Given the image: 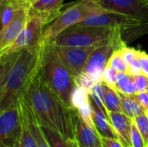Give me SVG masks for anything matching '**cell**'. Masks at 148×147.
Instances as JSON below:
<instances>
[{
	"instance_id": "obj_24",
	"label": "cell",
	"mask_w": 148,
	"mask_h": 147,
	"mask_svg": "<svg viewBox=\"0 0 148 147\" xmlns=\"http://www.w3.org/2000/svg\"><path fill=\"white\" fill-rule=\"evenodd\" d=\"M133 122L137 126L140 134L142 135L146 147H148V117L146 113L137 116L133 120Z\"/></svg>"
},
{
	"instance_id": "obj_9",
	"label": "cell",
	"mask_w": 148,
	"mask_h": 147,
	"mask_svg": "<svg viewBox=\"0 0 148 147\" xmlns=\"http://www.w3.org/2000/svg\"><path fill=\"white\" fill-rule=\"evenodd\" d=\"M51 43L58 57L74 77H77L83 72L88 57L97 47L101 46L97 45L85 48H75L56 45L53 42Z\"/></svg>"
},
{
	"instance_id": "obj_36",
	"label": "cell",
	"mask_w": 148,
	"mask_h": 147,
	"mask_svg": "<svg viewBox=\"0 0 148 147\" xmlns=\"http://www.w3.org/2000/svg\"><path fill=\"white\" fill-rule=\"evenodd\" d=\"M143 1H144V2H145V3H146L148 5V0H143Z\"/></svg>"
},
{
	"instance_id": "obj_8",
	"label": "cell",
	"mask_w": 148,
	"mask_h": 147,
	"mask_svg": "<svg viewBox=\"0 0 148 147\" xmlns=\"http://www.w3.org/2000/svg\"><path fill=\"white\" fill-rule=\"evenodd\" d=\"M0 111L1 147H19L22 135V118L18 101Z\"/></svg>"
},
{
	"instance_id": "obj_19",
	"label": "cell",
	"mask_w": 148,
	"mask_h": 147,
	"mask_svg": "<svg viewBox=\"0 0 148 147\" xmlns=\"http://www.w3.org/2000/svg\"><path fill=\"white\" fill-rule=\"evenodd\" d=\"M116 90L122 94L126 95H136L138 94L134 76H132L126 73L118 72Z\"/></svg>"
},
{
	"instance_id": "obj_26",
	"label": "cell",
	"mask_w": 148,
	"mask_h": 147,
	"mask_svg": "<svg viewBox=\"0 0 148 147\" xmlns=\"http://www.w3.org/2000/svg\"><path fill=\"white\" fill-rule=\"evenodd\" d=\"M75 81H76V84L78 86H81V87L86 88L89 92H91L93 88L98 83L89 74H88L84 71L82 74H80L77 77H75Z\"/></svg>"
},
{
	"instance_id": "obj_28",
	"label": "cell",
	"mask_w": 148,
	"mask_h": 147,
	"mask_svg": "<svg viewBox=\"0 0 148 147\" xmlns=\"http://www.w3.org/2000/svg\"><path fill=\"white\" fill-rule=\"evenodd\" d=\"M139 51L140 50H137L134 48H128V47H124L121 49V55L125 60V62H127V65H129V63L135 58L138 57L139 55Z\"/></svg>"
},
{
	"instance_id": "obj_27",
	"label": "cell",
	"mask_w": 148,
	"mask_h": 147,
	"mask_svg": "<svg viewBox=\"0 0 148 147\" xmlns=\"http://www.w3.org/2000/svg\"><path fill=\"white\" fill-rule=\"evenodd\" d=\"M130 142L132 147H146L144 139L134 122L132 123V126H131Z\"/></svg>"
},
{
	"instance_id": "obj_7",
	"label": "cell",
	"mask_w": 148,
	"mask_h": 147,
	"mask_svg": "<svg viewBox=\"0 0 148 147\" xmlns=\"http://www.w3.org/2000/svg\"><path fill=\"white\" fill-rule=\"evenodd\" d=\"M50 23L45 16L29 12V16L24 29L10 46L0 51V55L29 49L39 45L42 42L44 29Z\"/></svg>"
},
{
	"instance_id": "obj_1",
	"label": "cell",
	"mask_w": 148,
	"mask_h": 147,
	"mask_svg": "<svg viewBox=\"0 0 148 147\" xmlns=\"http://www.w3.org/2000/svg\"><path fill=\"white\" fill-rule=\"evenodd\" d=\"M33 111L38 124L75 139V108L67 107L46 82L41 68L22 96Z\"/></svg>"
},
{
	"instance_id": "obj_23",
	"label": "cell",
	"mask_w": 148,
	"mask_h": 147,
	"mask_svg": "<svg viewBox=\"0 0 148 147\" xmlns=\"http://www.w3.org/2000/svg\"><path fill=\"white\" fill-rule=\"evenodd\" d=\"M108 65L115 69L117 72L126 74L128 73V65L125 62L121 50H115L113 52L112 55L109 58Z\"/></svg>"
},
{
	"instance_id": "obj_13",
	"label": "cell",
	"mask_w": 148,
	"mask_h": 147,
	"mask_svg": "<svg viewBox=\"0 0 148 147\" xmlns=\"http://www.w3.org/2000/svg\"><path fill=\"white\" fill-rule=\"evenodd\" d=\"M75 139L80 146L103 147L101 136L95 128L90 126L79 114L75 113Z\"/></svg>"
},
{
	"instance_id": "obj_17",
	"label": "cell",
	"mask_w": 148,
	"mask_h": 147,
	"mask_svg": "<svg viewBox=\"0 0 148 147\" xmlns=\"http://www.w3.org/2000/svg\"><path fill=\"white\" fill-rule=\"evenodd\" d=\"M92 107H93V120H94L95 130L97 131L99 135L101 137H105V138L118 139L109 119L99 109V107L93 101V100H92Z\"/></svg>"
},
{
	"instance_id": "obj_15",
	"label": "cell",
	"mask_w": 148,
	"mask_h": 147,
	"mask_svg": "<svg viewBox=\"0 0 148 147\" xmlns=\"http://www.w3.org/2000/svg\"><path fill=\"white\" fill-rule=\"evenodd\" d=\"M64 0H36L29 7V12L39 14L52 22L60 13Z\"/></svg>"
},
{
	"instance_id": "obj_35",
	"label": "cell",
	"mask_w": 148,
	"mask_h": 147,
	"mask_svg": "<svg viewBox=\"0 0 148 147\" xmlns=\"http://www.w3.org/2000/svg\"><path fill=\"white\" fill-rule=\"evenodd\" d=\"M25 1V3H26V5L28 6V7H29L36 0H24Z\"/></svg>"
},
{
	"instance_id": "obj_14",
	"label": "cell",
	"mask_w": 148,
	"mask_h": 147,
	"mask_svg": "<svg viewBox=\"0 0 148 147\" xmlns=\"http://www.w3.org/2000/svg\"><path fill=\"white\" fill-rule=\"evenodd\" d=\"M109 120L113 128L125 147H132L130 142V132L133 120L124 113H109Z\"/></svg>"
},
{
	"instance_id": "obj_10",
	"label": "cell",
	"mask_w": 148,
	"mask_h": 147,
	"mask_svg": "<svg viewBox=\"0 0 148 147\" xmlns=\"http://www.w3.org/2000/svg\"><path fill=\"white\" fill-rule=\"evenodd\" d=\"M111 12L135 17L148 25V5L143 0H95Z\"/></svg>"
},
{
	"instance_id": "obj_34",
	"label": "cell",
	"mask_w": 148,
	"mask_h": 147,
	"mask_svg": "<svg viewBox=\"0 0 148 147\" xmlns=\"http://www.w3.org/2000/svg\"><path fill=\"white\" fill-rule=\"evenodd\" d=\"M69 145L70 147H79V145L75 139H70L69 140Z\"/></svg>"
},
{
	"instance_id": "obj_30",
	"label": "cell",
	"mask_w": 148,
	"mask_h": 147,
	"mask_svg": "<svg viewBox=\"0 0 148 147\" xmlns=\"http://www.w3.org/2000/svg\"><path fill=\"white\" fill-rule=\"evenodd\" d=\"M134 79H135V83H136L138 93L146 92L148 87L147 76L141 74V75H139L137 76H134Z\"/></svg>"
},
{
	"instance_id": "obj_39",
	"label": "cell",
	"mask_w": 148,
	"mask_h": 147,
	"mask_svg": "<svg viewBox=\"0 0 148 147\" xmlns=\"http://www.w3.org/2000/svg\"><path fill=\"white\" fill-rule=\"evenodd\" d=\"M79 147H83V146H79Z\"/></svg>"
},
{
	"instance_id": "obj_22",
	"label": "cell",
	"mask_w": 148,
	"mask_h": 147,
	"mask_svg": "<svg viewBox=\"0 0 148 147\" xmlns=\"http://www.w3.org/2000/svg\"><path fill=\"white\" fill-rule=\"evenodd\" d=\"M19 107H20V105H19ZM20 112H21V118H22V135H21L19 147H38L36 140L35 139V138L28 126L27 120L25 119V116H24L21 107H20Z\"/></svg>"
},
{
	"instance_id": "obj_5",
	"label": "cell",
	"mask_w": 148,
	"mask_h": 147,
	"mask_svg": "<svg viewBox=\"0 0 148 147\" xmlns=\"http://www.w3.org/2000/svg\"><path fill=\"white\" fill-rule=\"evenodd\" d=\"M112 33L113 29H109L70 28L61 33L50 42L65 47H92L108 43L111 38Z\"/></svg>"
},
{
	"instance_id": "obj_18",
	"label": "cell",
	"mask_w": 148,
	"mask_h": 147,
	"mask_svg": "<svg viewBox=\"0 0 148 147\" xmlns=\"http://www.w3.org/2000/svg\"><path fill=\"white\" fill-rule=\"evenodd\" d=\"M122 112L132 120L137 116L144 113V110L137 101L134 95H126L120 94Z\"/></svg>"
},
{
	"instance_id": "obj_20",
	"label": "cell",
	"mask_w": 148,
	"mask_h": 147,
	"mask_svg": "<svg viewBox=\"0 0 148 147\" xmlns=\"http://www.w3.org/2000/svg\"><path fill=\"white\" fill-rule=\"evenodd\" d=\"M103 88H104V94H105V106L108 112V115L109 113H115V112L123 113L120 93L117 90L105 84H103Z\"/></svg>"
},
{
	"instance_id": "obj_25",
	"label": "cell",
	"mask_w": 148,
	"mask_h": 147,
	"mask_svg": "<svg viewBox=\"0 0 148 147\" xmlns=\"http://www.w3.org/2000/svg\"><path fill=\"white\" fill-rule=\"evenodd\" d=\"M117 76H118V72L108 65L103 72L102 83L116 90Z\"/></svg>"
},
{
	"instance_id": "obj_21",
	"label": "cell",
	"mask_w": 148,
	"mask_h": 147,
	"mask_svg": "<svg viewBox=\"0 0 148 147\" xmlns=\"http://www.w3.org/2000/svg\"><path fill=\"white\" fill-rule=\"evenodd\" d=\"M40 127L50 147H70L69 140L64 139L59 133L46 126H40Z\"/></svg>"
},
{
	"instance_id": "obj_37",
	"label": "cell",
	"mask_w": 148,
	"mask_h": 147,
	"mask_svg": "<svg viewBox=\"0 0 148 147\" xmlns=\"http://www.w3.org/2000/svg\"><path fill=\"white\" fill-rule=\"evenodd\" d=\"M146 114L147 115V117H148V112H147V113H146Z\"/></svg>"
},
{
	"instance_id": "obj_6",
	"label": "cell",
	"mask_w": 148,
	"mask_h": 147,
	"mask_svg": "<svg viewBox=\"0 0 148 147\" xmlns=\"http://www.w3.org/2000/svg\"><path fill=\"white\" fill-rule=\"evenodd\" d=\"M78 28H102L109 29H121L123 35L127 31L134 32L141 29L140 28H148L142 21L121 13L107 12L90 16L77 24L71 27V29ZM70 29V28H69Z\"/></svg>"
},
{
	"instance_id": "obj_4",
	"label": "cell",
	"mask_w": 148,
	"mask_h": 147,
	"mask_svg": "<svg viewBox=\"0 0 148 147\" xmlns=\"http://www.w3.org/2000/svg\"><path fill=\"white\" fill-rule=\"evenodd\" d=\"M107 12L111 11L101 6L95 0H80L75 2L62 10L45 28L42 42L45 44L50 42L61 33L90 16Z\"/></svg>"
},
{
	"instance_id": "obj_31",
	"label": "cell",
	"mask_w": 148,
	"mask_h": 147,
	"mask_svg": "<svg viewBox=\"0 0 148 147\" xmlns=\"http://www.w3.org/2000/svg\"><path fill=\"white\" fill-rule=\"evenodd\" d=\"M103 147H125L119 139L101 137Z\"/></svg>"
},
{
	"instance_id": "obj_40",
	"label": "cell",
	"mask_w": 148,
	"mask_h": 147,
	"mask_svg": "<svg viewBox=\"0 0 148 147\" xmlns=\"http://www.w3.org/2000/svg\"><path fill=\"white\" fill-rule=\"evenodd\" d=\"M23 1H24V0H23ZM24 2H25V1H24Z\"/></svg>"
},
{
	"instance_id": "obj_33",
	"label": "cell",
	"mask_w": 148,
	"mask_h": 147,
	"mask_svg": "<svg viewBox=\"0 0 148 147\" xmlns=\"http://www.w3.org/2000/svg\"><path fill=\"white\" fill-rule=\"evenodd\" d=\"M139 60L141 64L142 74L148 77V54L145 51H139Z\"/></svg>"
},
{
	"instance_id": "obj_3",
	"label": "cell",
	"mask_w": 148,
	"mask_h": 147,
	"mask_svg": "<svg viewBox=\"0 0 148 147\" xmlns=\"http://www.w3.org/2000/svg\"><path fill=\"white\" fill-rule=\"evenodd\" d=\"M41 70L50 88L67 107H72L71 96L77 86L75 77L60 60L51 42L44 45Z\"/></svg>"
},
{
	"instance_id": "obj_12",
	"label": "cell",
	"mask_w": 148,
	"mask_h": 147,
	"mask_svg": "<svg viewBox=\"0 0 148 147\" xmlns=\"http://www.w3.org/2000/svg\"><path fill=\"white\" fill-rule=\"evenodd\" d=\"M29 16V7L18 9L10 23L0 31V51L10 46L24 29Z\"/></svg>"
},
{
	"instance_id": "obj_38",
	"label": "cell",
	"mask_w": 148,
	"mask_h": 147,
	"mask_svg": "<svg viewBox=\"0 0 148 147\" xmlns=\"http://www.w3.org/2000/svg\"><path fill=\"white\" fill-rule=\"evenodd\" d=\"M147 93H148V87H147Z\"/></svg>"
},
{
	"instance_id": "obj_2",
	"label": "cell",
	"mask_w": 148,
	"mask_h": 147,
	"mask_svg": "<svg viewBox=\"0 0 148 147\" xmlns=\"http://www.w3.org/2000/svg\"><path fill=\"white\" fill-rule=\"evenodd\" d=\"M44 45L0 55V110L23 96L41 68Z\"/></svg>"
},
{
	"instance_id": "obj_32",
	"label": "cell",
	"mask_w": 148,
	"mask_h": 147,
	"mask_svg": "<svg viewBox=\"0 0 148 147\" xmlns=\"http://www.w3.org/2000/svg\"><path fill=\"white\" fill-rule=\"evenodd\" d=\"M137 101L139 102V104L140 105V107H142V109L144 110L145 113L148 112V93L146 92H142V93H138L136 95H134Z\"/></svg>"
},
{
	"instance_id": "obj_11",
	"label": "cell",
	"mask_w": 148,
	"mask_h": 147,
	"mask_svg": "<svg viewBox=\"0 0 148 147\" xmlns=\"http://www.w3.org/2000/svg\"><path fill=\"white\" fill-rule=\"evenodd\" d=\"M114 51L110 40L108 43L97 47L88 57L83 71L89 74L98 83H102L104 69Z\"/></svg>"
},
{
	"instance_id": "obj_16",
	"label": "cell",
	"mask_w": 148,
	"mask_h": 147,
	"mask_svg": "<svg viewBox=\"0 0 148 147\" xmlns=\"http://www.w3.org/2000/svg\"><path fill=\"white\" fill-rule=\"evenodd\" d=\"M18 102H19L20 107L25 116L28 126H29L35 139L36 140L38 147H50L49 143L47 142V140L41 130L40 125L38 124V122L35 117V114H34L33 111L31 110L30 107L29 106V104L24 101V99L23 97H21L18 100Z\"/></svg>"
},
{
	"instance_id": "obj_29",
	"label": "cell",
	"mask_w": 148,
	"mask_h": 147,
	"mask_svg": "<svg viewBox=\"0 0 148 147\" xmlns=\"http://www.w3.org/2000/svg\"><path fill=\"white\" fill-rule=\"evenodd\" d=\"M128 75L132 76H137L139 75L142 74V69H141V64L139 60V57L134 59L128 65Z\"/></svg>"
}]
</instances>
